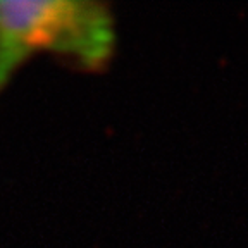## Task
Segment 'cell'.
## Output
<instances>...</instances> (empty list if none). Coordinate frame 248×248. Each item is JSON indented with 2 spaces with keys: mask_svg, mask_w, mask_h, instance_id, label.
Wrapping results in <instances>:
<instances>
[{
  "mask_svg": "<svg viewBox=\"0 0 248 248\" xmlns=\"http://www.w3.org/2000/svg\"><path fill=\"white\" fill-rule=\"evenodd\" d=\"M116 45V19L104 2L0 0V97L35 55L98 73L108 67Z\"/></svg>",
  "mask_w": 248,
  "mask_h": 248,
  "instance_id": "cell-1",
  "label": "cell"
}]
</instances>
